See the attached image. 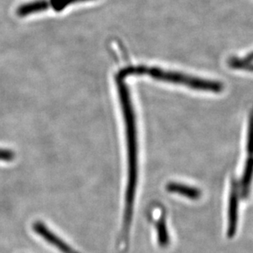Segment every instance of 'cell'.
Segmentation results:
<instances>
[{"mask_svg":"<svg viewBox=\"0 0 253 253\" xmlns=\"http://www.w3.org/2000/svg\"><path fill=\"white\" fill-rule=\"evenodd\" d=\"M118 90L126 126L127 160H128V180L125 197V209L123 221V239L128 240L131 220L133 216L134 201L137 184V136L136 117L131 105L130 92L127 85L121 79H117Z\"/></svg>","mask_w":253,"mask_h":253,"instance_id":"obj_1","label":"cell"},{"mask_svg":"<svg viewBox=\"0 0 253 253\" xmlns=\"http://www.w3.org/2000/svg\"><path fill=\"white\" fill-rule=\"evenodd\" d=\"M149 76L156 80L174 83L179 85H187L188 87L195 90H207L212 92H220L224 89L222 83L205 80L202 78H194L191 76L185 75L177 72L166 71L158 68H149L145 66L137 67H128L120 71L117 79L123 80L129 76Z\"/></svg>","mask_w":253,"mask_h":253,"instance_id":"obj_2","label":"cell"},{"mask_svg":"<svg viewBox=\"0 0 253 253\" xmlns=\"http://www.w3.org/2000/svg\"><path fill=\"white\" fill-rule=\"evenodd\" d=\"M239 183L236 180L232 182L229 194V210H228V229L227 236L229 239L234 238L236 234L239 224V203L240 194Z\"/></svg>","mask_w":253,"mask_h":253,"instance_id":"obj_3","label":"cell"},{"mask_svg":"<svg viewBox=\"0 0 253 253\" xmlns=\"http://www.w3.org/2000/svg\"><path fill=\"white\" fill-rule=\"evenodd\" d=\"M32 229L37 235L42 237L44 241L51 244L52 246L56 248L62 253H81L69 246V244L63 241L61 238L57 236L43 222H35L32 225Z\"/></svg>","mask_w":253,"mask_h":253,"instance_id":"obj_4","label":"cell"},{"mask_svg":"<svg viewBox=\"0 0 253 253\" xmlns=\"http://www.w3.org/2000/svg\"><path fill=\"white\" fill-rule=\"evenodd\" d=\"M253 178V156H249L247 159L244 166V174L242 178L241 183L239 184L240 195L243 199H247L250 193L252 182Z\"/></svg>","mask_w":253,"mask_h":253,"instance_id":"obj_5","label":"cell"},{"mask_svg":"<svg viewBox=\"0 0 253 253\" xmlns=\"http://www.w3.org/2000/svg\"><path fill=\"white\" fill-rule=\"evenodd\" d=\"M166 189L172 193L179 194L189 199L197 200L202 197V191L193 187L184 185L183 183H169L166 186Z\"/></svg>","mask_w":253,"mask_h":253,"instance_id":"obj_6","label":"cell"},{"mask_svg":"<svg viewBox=\"0 0 253 253\" xmlns=\"http://www.w3.org/2000/svg\"><path fill=\"white\" fill-rule=\"evenodd\" d=\"M50 4L48 0H35L32 2H27L21 5L17 10V13L19 17H26L32 13L43 12L49 9Z\"/></svg>","mask_w":253,"mask_h":253,"instance_id":"obj_7","label":"cell"},{"mask_svg":"<svg viewBox=\"0 0 253 253\" xmlns=\"http://www.w3.org/2000/svg\"><path fill=\"white\" fill-rule=\"evenodd\" d=\"M156 228L159 245L163 249L167 248L169 244V234L166 218L165 215H162L158 221L156 222Z\"/></svg>","mask_w":253,"mask_h":253,"instance_id":"obj_8","label":"cell"},{"mask_svg":"<svg viewBox=\"0 0 253 253\" xmlns=\"http://www.w3.org/2000/svg\"><path fill=\"white\" fill-rule=\"evenodd\" d=\"M90 0H49L50 7L56 12H61L69 5L76 3V2H85Z\"/></svg>","mask_w":253,"mask_h":253,"instance_id":"obj_9","label":"cell"},{"mask_svg":"<svg viewBox=\"0 0 253 253\" xmlns=\"http://www.w3.org/2000/svg\"><path fill=\"white\" fill-rule=\"evenodd\" d=\"M247 151L249 156H253V109L249 115L248 138H247Z\"/></svg>","mask_w":253,"mask_h":253,"instance_id":"obj_10","label":"cell"},{"mask_svg":"<svg viewBox=\"0 0 253 253\" xmlns=\"http://www.w3.org/2000/svg\"><path fill=\"white\" fill-rule=\"evenodd\" d=\"M229 65L234 68L244 69V70L252 71L253 72V64L244 62L240 59H232L229 61Z\"/></svg>","mask_w":253,"mask_h":253,"instance_id":"obj_11","label":"cell"},{"mask_svg":"<svg viewBox=\"0 0 253 253\" xmlns=\"http://www.w3.org/2000/svg\"><path fill=\"white\" fill-rule=\"evenodd\" d=\"M15 152L8 149L0 148V161L11 162L15 158Z\"/></svg>","mask_w":253,"mask_h":253,"instance_id":"obj_12","label":"cell"},{"mask_svg":"<svg viewBox=\"0 0 253 253\" xmlns=\"http://www.w3.org/2000/svg\"><path fill=\"white\" fill-rule=\"evenodd\" d=\"M242 60L244 62H246V63H250V62L253 61V53L252 54H249L248 56L245 58V59H242Z\"/></svg>","mask_w":253,"mask_h":253,"instance_id":"obj_13","label":"cell"}]
</instances>
